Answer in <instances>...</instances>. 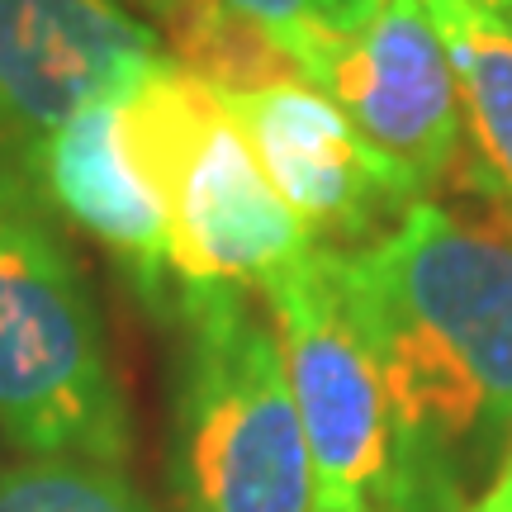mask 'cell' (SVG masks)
<instances>
[{"mask_svg": "<svg viewBox=\"0 0 512 512\" xmlns=\"http://www.w3.org/2000/svg\"><path fill=\"white\" fill-rule=\"evenodd\" d=\"M342 280L394 422L380 512L470 508L512 446V233L418 200Z\"/></svg>", "mask_w": 512, "mask_h": 512, "instance_id": "6da1fadb", "label": "cell"}, {"mask_svg": "<svg viewBox=\"0 0 512 512\" xmlns=\"http://www.w3.org/2000/svg\"><path fill=\"white\" fill-rule=\"evenodd\" d=\"M0 427L34 460L119 470L133 446L95 299L15 176H0Z\"/></svg>", "mask_w": 512, "mask_h": 512, "instance_id": "7a4b0ae2", "label": "cell"}, {"mask_svg": "<svg viewBox=\"0 0 512 512\" xmlns=\"http://www.w3.org/2000/svg\"><path fill=\"white\" fill-rule=\"evenodd\" d=\"M119 114L133 162L143 166L166 204L171 271L181 290H266L275 275L318 247L299 214L266 181L242 128L176 57L147 67L124 91Z\"/></svg>", "mask_w": 512, "mask_h": 512, "instance_id": "3957f363", "label": "cell"}, {"mask_svg": "<svg viewBox=\"0 0 512 512\" xmlns=\"http://www.w3.org/2000/svg\"><path fill=\"white\" fill-rule=\"evenodd\" d=\"M176 446L190 512H318L309 441L275 342L238 285H185Z\"/></svg>", "mask_w": 512, "mask_h": 512, "instance_id": "277c9868", "label": "cell"}, {"mask_svg": "<svg viewBox=\"0 0 512 512\" xmlns=\"http://www.w3.org/2000/svg\"><path fill=\"white\" fill-rule=\"evenodd\" d=\"M261 294L271 299L290 399L309 441L318 512H380L394 422L375 347L342 280V252L313 247Z\"/></svg>", "mask_w": 512, "mask_h": 512, "instance_id": "5b68a950", "label": "cell"}, {"mask_svg": "<svg viewBox=\"0 0 512 512\" xmlns=\"http://www.w3.org/2000/svg\"><path fill=\"white\" fill-rule=\"evenodd\" d=\"M309 86L347 114L384 162L399 166L422 200L456 166V67L427 0H380L361 29L332 34Z\"/></svg>", "mask_w": 512, "mask_h": 512, "instance_id": "8992f818", "label": "cell"}, {"mask_svg": "<svg viewBox=\"0 0 512 512\" xmlns=\"http://www.w3.org/2000/svg\"><path fill=\"white\" fill-rule=\"evenodd\" d=\"M214 100L242 128L266 181L299 214L313 242L370 247L422 200L399 166L384 162L304 76L252 91H214Z\"/></svg>", "mask_w": 512, "mask_h": 512, "instance_id": "52a82bcc", "label": "cell"}, {"mask_svg": "<svg viewBox=\"0 0 512 512\" xmlns=\"http://www.w3.org/2000/svg\"><path fill=\"white\" fill-rule=\"evenodd\" d=\"M162 57V34L114 0H0V147L24 152Z\"/></svg>", "mask_w": 512, "mask_h": 512, "instance_id": "ba28073f", "label": "cell"}, {"mask_svg": "<svg viewBox=\"0 0 512 512\" xmlns=\"http://www.w3.org/2000/svg\"><path fill=\"white\" fill-rule=\"evenodd\" d=\"M119 100L124 91L105 95L76 110L67 124H57L48 138L29 143L24 171L62 219L119 256V266L133 275V285L147 299H166V290L176 285L171 219L157 185L143 176V166L133 162L124 143Z\"/></svg>", "mask_w": 512, "mask_h": 512, "instance_id": "9c48e42d", "label": "cell"}, {"mask_svg": "<svg viewBox=\"0 0 512 512\" xmlns=\"http://www.w3.org/2000/svg\"><path fill=\"white\" fill-rule=\"evenodd\" d=\"M460 91L465 181L512 223V24L479 0H427Z\"/></svg>", "mask_w": 512, "mask_h": 512, "instance_id": "30bf717a", "label": "cell"}, {"mask_svg": "<svg viewBox=\"0 0 512 512\" xmlns=\"http://www.w3.org/2000/svg\"><path fill=\"white\" fill-rule=\"evenodd\" d=\"M0 512H152L119 470L91 460H24L0 470Z\"/></svg>", "mask_w": 512, "mask_h": 512, "instance_id": "8fae6325", "label": "cell"}, {"mask_svg": "<svg viewBox=\"0 0 512 512\" xmlns=\"http://www.w3.org/2000/svg\"><path fill=\"white\" fill-rule=\"evenodd\" d=\"M223 5L271 38L275 48L299 67L304 81H309V72L318 67V57H323V48H328L332 34H337V29H328V19L318 15V0H223Z\"/></svg>", "mask_w": 512, "mask_h": 512, "instance_id": "7c38bea8", "label": "cell"}, {"mask_svg": "<svg viewBox=\"0 0 512 512\" xmlns=\"http://www.w3.org/2000/svg\"><path fill=\"white\" fill-rule=\"evenodd\" d=\"M375 5H380V0H318V15L328 19V29L351 34V29H361V24L375 15Z\"/></svg>", "mask_w": 512, "mask_h": 512, "instance_id": "4fadbf2b", "label": "cell"}, {"mask_svg": "<svg viewBox=\"0 0 512 512\" xmlns=\"http://www.w3.org/2000/svg\"><path fill=\"white\" fill-rule=\"evenodd\" d=\"M479 512H512V446H508V460H503V470L498 479L489 484V494L475 503Z\"/></svg>", "mask_w": 512, "mask_h": 512, "instance_id": "5bb4252c", "label": "cell"}, {"mask_svg": "<svg viewBox=\"0 0 512 512\" xmlns=\"http://www.w3.org/2000/svg\"><path fill=\"white\" fill-rule=\"evenodd\" d=\"M114 5H124L128 15H147L152 24H157V15H162V0H114Z\"/></svg>", "mask_w": 512, "mask_h": 512, "instance_id": "9a60e30c", "label": "cell"}, {"mask_svg": "<svg viewBox=\"0 0 512 512\" xmlns=\"http://www.w3.org/2000/svg\"><path fill=\"white\" fill-rule=\"evenodd\" d=\"M479 5H484V0H479ZM489 10H494L498 19H508V24H512V0H494V5H489Z\"/></svg>", "mask_w": 512, "mask_h": 512, "instance_id": "2e32d148", "label": "cell"}, {"mask_svg": "<svg viewBox=\"0 0 512 512\" xmlns=\"http://www.w3.org/2000/svg\"><path fill=\"white\" fill-rule=\"evenodd\" d=\"M465 512H479V508H465Z\"/></svg>", "mask_w": 512, "mask_h": 512, "instance_id": "e0dca14e", "label": "cell"}, {"mask_svg": "<svg viewBox=\"0 0 512 512\" xmlns=\"http://www.w3.org/2000/svg\"><path fill=\"white\" fill-rule=\"evenodd\" d=\"M484 5H494V0H484Z\"/></svg>", "mask_w": 512, "mask_h": 512, "instance_id": "ac0fdd59", "label": "cell"}]
</instances>
